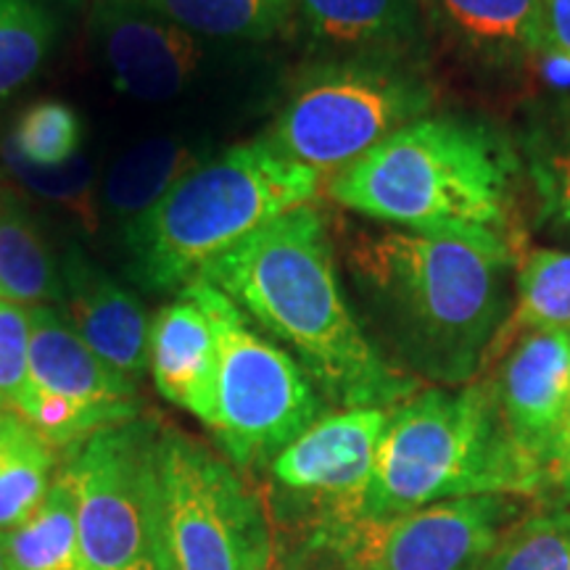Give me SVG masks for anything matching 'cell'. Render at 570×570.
Listing matches in <instances>:
<instances>
[{
	"label": "cell",
	"instance_id": "cell-1",
	"mask_svg": "<svg viewBox=\"0 0 570 570\" xmlns=\"http://www.w3.org/2000/svg\"><path fill=\"white\" fill-rule=\"evenodd\" d=\"M196 281L225 294L267 336L291 348L320 396L338 410H389L415 394V377L391 365L354 317L325 223L312 206L246 235Z\"/></svg>",
	"mask_w": 570,
	"mask_h": 570
},
{
	"label": "cell",
	"instance_id": "cell-2",
	"mask_svg": "<svg viewBox=\"0 0 570 570\" xmlns=\"http://www.w3.org/2000/svg\"><path fill=\"white\" fill-rule=\"evenodd\" d=\"M518 246L499 230H389L352 248L362 294L407 375L473 383L508 325Z\"/></svg>",
	"mask_w": 570,
	"mask_h": 570
},
{
	"label": "cell",
	"instance_id": "cell-3",
	"mask_svg": "<svg viewBox=\"0 0 570 570\" xmlns=\"http://www.w3.org/2000/svg\"><path fill=\"white\" fill-rule=\"evenodd\" d=\"M515 161L487 127L423 117L327 180L333 202L399 230L508 233Z\"/></svg>",
	"mask_w": 570,
	"mask_h": 570
},
{
	"label": "cell",
	"instance_id": "cell-4",
	"mask_svg": "<svg viewBox=\"0 0 570 570\" xmlns=\"http://www.w3.org/2000/svg\"><path fill=\"white\" fill-rule=\"evenodd\" d=\"M315 169L288 159L269 138L198 161L167 196L122 233L127 273L154 294H180L246 235L320 194Z\"/></svg>",
	"mask_w": 570,
	"mask_h": 570
},
{
	"label": "cell",
	"instance_id": "cell-5",
	"mask_svg": "<svg viewBox=\"0 0 570 570\" xmlns=\"http://www.w3.org/2000/svg\"><path fill=\"white\" fill-rule=\"evenodd\" d=\"M499 417L489 381L425 389L389 410L365 518H391L462 497H539Z\"/></svg>",
	"mask_w": 570,
	"mask_h": 570
},
{
	"label": "cell",
	"instance_id": "cell-6",
	"mask_svg": "<svg viewBox=\"0 0 570 570\" xmlns=\"http://www.w3.org/2000/svg\"><path fill=\"white\" fill-rule=\"evenodd\" d=\"M154 468L159 570H273V515L238 468L161 423Z\"/></svg>",
	"mask_w": 570,
	"mask_h": 570
},
{
	"label": "cell",
	"instance_id": "cell-7",
	"mask_svg": "<svg viewBox=\"0 0 570 570\" xmlns=\"http://www.w3.org/2000/svg\"><path fill=\"white\" fill-rule=\"evenodd\" d=\"M217 333V394L209 431L225 460L240 473H256L312 423L325 402L302 365L262 333L225 294L194 281Z\"/></svg>",
	"mask_w": 570,
	"mask_h": 570
},
{
	"label": "cell",
	"instance_id": "cell-8",
	"mask_svg": "<svg viewBox=\"0 0 570 570\" xmlns=\"http://www.w3.org/2000/svg\"><path fill=\"white\" fill-rule=\"evenodd\" d=\"M433 90L402 61L336 59L317 63L277 114L269 140L331 180L391 132L428 117Z\"/></svg>",
	"mask_w": 570,
	"mask_h": 570
},
{
	"label": "cell",
	"instance_id": "cell-9",
	"mask_svg": "<svg viewBox=\"0 0 570 570\" xmlns=\"http://www.w3.org/2000/svg\"><path fill=\"white\" fill-rule=\"evenodd\" d=\"M159 420L135 417L98 431L67 454L77 525L90 570H159L154 473Z\"/></svg>",
	"mask_w": 570,
	"mask_h": 570
},
{
	"label": "cell",
	"instance_id": "cell-10",
	"mask_svg": "<svg viewBox=\"0 0 570 570\" xmlns=\"http://www.w3.org/2000/svg\"><path fill=\"white\" fill-rule=\"evenodd\" d=\"M17 412L59 454L140 417L138 386L111 370L59 306H30V367Z\"/></svg>",
	"mask_w": 570,
	"mask_h": 570
},
{
	"label": "cell",
	"instance_id": "cell-11",
	"mask_svg": "<svg viewBox=\"0 0 570 570\" xmlns=\"http://www.w3.org/2000/svg\"><path fill=\"white\" fill-rule=\"evenodd\" d=\"M389 410L348 407L323 415L267 468L275 499L283 502L277 510L302 529L304 547L365 520Z\"/></svg>",
	"mask_w": 570,
	"mask_h": 570
},
{
	"label": "cell",
	"instance_id": "cell-12",
	"mask_svg": "<svg viewBox=\"0 0 570 570\" xmlns=\"http://www.w3.org/2000/svg\"><path fill=\"white\" fill-rule=\"evenodd\" d=\"M515 515L512 497H462L356 520L304 550L338 570H479Z\"/></svg>",
	"mask_w": 570,
	"mask_h": 570
},
{
	"label": "cell",
	"instance_id": "cell-13",
	"mask_svg": "<svg viewBox=\"0 0 570 570\" xmlns=\"http://www.w3.org/2000/svg\"><path fill=\"white\" fill-rule=\"evenodd\" d=\"M90 40L114 88L146 104L173 101L188 90L204 61V38L132 0H96Z\"/></svg>",
	"mask_w": 570,
	"mask_h": 570
},
{
	"label": "cell",
	"instance_id": "cell-14",
	"mask_svg": "<svg viewBox=\"0 0 570 570\" xmlns=\"http://www.w3.org/2000/svg\"><path fill=\"white\" fill-rule=\"evenodd\" d=\"M489 383L510 441L544 489L570 402V331H523Z\"/></svg>",
	"mask_w": 570,
	"mask_h": 570
},
{
	"label": "cell",
	"instance_id": "cell-15",
	"mask_svg": "<svg viewBox=\"0 0 570 570\" xmlns=\"http://www.w3.org/2000/svg\"><path fill=\"white\" fill-rule=\"evenodd\" d=\"M61 283L59 309L71 327L106 365L140 386L151 360V320L140 298L114 281L80 246L63 252Z\"/></svg>",
	"mask_w": 570,
	"mask_h": 570
},
{
	"label": "cell",
	"instance_id": "cell-16",
	"mask_svg": "<svg viewBox=\"0 0 570 570\" xmlns=\"http://www.w3.org/2000/svg\"><path fill=\"white\" fill-rule=\"evenodd\" d=\"M217 333L209 309L185 285L151 323V373L156 391L209 428L217 394Z\"/></svg>",
	"mask_w": 570,
	"mask_h": 570
},
{
	"label": "cell",
	"instance_id": "cell-17",
	"mask_svg": "<svg viewBox=\"0 0 570 570\" xmlns=\"http://www.w3.org/2000/svg\"><path fill=\"white\" fill-rule=\"evenodd\" d=\"M291 9L306 38L341 59L407 63L423 51L420 0H291Z\"/></svg>",
	"mask_w": 570,
	"mask_h": 570
},
{
	"label": "cell",
	"instance_id": "cell-18",
	"mask_svg": "<svg viewBox=\"0 0 570 570\" xmlns=\"http://www.w3.org/2000/svg\"><path fill=\"white\" fill-rule=\"evenodd\" d=\"M196 164V148L188 140L167 138V135L127 148L104 177V214H109L125 233L142 214L151 212Z\"/></svg>",
	"mask_w": 570,
	"mask_h": 570
},
{
	"label": "cell",
	"instance_id": "cell-19",
	"mask_svg": "<svg viewBox=\"0 0 570 570\" xmlns=\"http://www.w3.org/2000/svg\"><path fill=\"white\" fill-rule=\"evenodd\" d=\"M9 570H90L85 560L77 494L69 468L63 465L40 508L9 533H0Z\"/></svg>",
	"mask_w": 570,
	"mask_h": 570
},
{
	"label": "cell",
	"instance_id": "cell-20",
	"mask_svg": "<svg viewBox=\"0 0 570 570\" xmlns=\"http://www.w3.org/2000/svg\"><path fill=\"white\" fill-rule=\"evenodd\" d=\"M0 298L21 306H61V262L42 238L32 212L0 194Z\"/></svg>",
	"mask_w": 570,
	"mask_h": 570
},
{
	"label": "cell",
	"instance_id": "cell-21",
	"mask_svg": "<svg viewBox=\"0 0 570 570\" xmlns=\"http://www.w3.org/2000/svg\"><path fill=\"white\" fill-rule=\"evenodd\" d=\"M59 468V452L17 410H0V533L40 508Z\"/></svg>",
	"mask_w": 570,
	"mask_h": 570
},
{
	"label": "cell",
	"instance_id": "cell-22",
	"mask_svg": "<svg viewBox=\"0 0 570 570\" xmlns=\"http://www.w3.org/2000/svg\"><path fill=\"white\" fill-rule=\"evenodd\" d=\"M460 42L487 56L544 51L541 0H428Z\"/></svg>",
	"mask_w": 570,
	"mask_h": 570
},
{
	"label": "cell",
	"instance_id": "cell-23",
	"mask_svg": "<svg viewBox=\"0 0 570 570\" xmlns=\"http://www.w3.org/2000/svg\"><path fill=\"white\" fill-rule=\"evenodd\" d=\"M198 38L269 40L294 21L291 0H132Z\"/></svg>",
	"mask_w": 570,
	"mask_h": 570
},
{
	"label": "cell",
	"instance_id": "cell-24",
	"mask_svg": "<svg viewBox=\"0 0 570 570\" xmlns=\"http://www.w3.org/2000/svg\"><path fill=\"white\" fill-rule=\"evenodd\" d=\"M508 331H570V252L537 248L520 256L512 317L502 336Z\"/></svg>",
	"mask_w": 570,
	"mask_h": 570
},
{
	"label": "cell",
	"instance_id": "cell-25",
	"mask_svg": "<svg viewBox=\"0 0 570 570\" xmlns=\"http://www.w3.org/2000/svg\"><path fill=\"white\" fill-rule=\"evenodd\" d=\"M53 38L56 21L40 0H0V101L38 75Z\"/></svg>",
	"mask_w": 570,
	"mask_h": 570
},
{
	"label": "cell",
	"instance_id": "cell-26",
	"mask_svg": "<svg viewBox=\"0 0 570 570\" xmlns=\"http://www.w3.org/2000/svg\"><path fill=\"white\" fill-rule=\"evenodd\" d=\"M479 570H570V510H544L510 525Z\"/></svg>",
	"mask_w": 570,
	"mask_h": 570
},
{
	"label": "cell",
	"instance_id": "cell-27",
	"mask_svg": "<svg viewBox=\"0 0 570 570\" xmlns=\"http://www.w3.org/2000/svg\"><path fill=\"white\" fill-rule=\"evenodd\" d=\"M80 142V117L61 101H40L21 114L9 148L32 167L53 169L77 159Z\"/></svg>",
	"mask_w": 570,
	"mask_h": 570
},
{
	"label": "cell",
	"instance_id": "cell-28",
	"mask_svg": "<svg viewBox=\"0 0 570 570\" xmlns=\"http://www.w3.org/2000/svg\"><path fill=\"white\" fill-rule=\"evenodd\" d=\"M6 161L17 173L19 180H24L27 188H32L35 194L42 198H51V202H61L85 214V219H90V190H92V169L90 161H85L77 156L63 167L53 169H40L19 159L17 154L6 146Z\"/></svg>",
	"mask_w": 570,
	"mask_h": 570
},
{
	"label": "cell",
	"instance_id": "cell-29",
	"mask_svg": "<svg viewBox=\"0 0 570 570\" xmlns=\"http://www.w3.org/2000/svg\"><path fill=\"white\" fill-rule=\"evenodd\" d=\"M30 367V306L0 298V410H17Z\"/></svg>",
	"mask_w": 570,
	"mask_h": 570
},
{
	"label": "cell",
	"instance_id": "cell-30",
	"mask_svg": "<svg viewBox=\"0 0 570 570\" xmlns=\"http://www.w3.org/2000/svg\"><path fill=\"white\" fill-rule=\"evenodd\" d=\"M537 185L552 223L570 235V140L537 161Z\"/></svg>",
	"mask_w": 570,
	"mask_h": 570
},
{
	"label": "cell",
	"instance_id": "cell-31",
	"mask_svg": "<svg viewBox=\"0 0 570 570\" xmlns=\"http://www.w3.org/2000/svg\"><path fill=\"white\" fill-rule=\"evenodd\" d=\"M541 42L570 67V0H541Z\"/></svg>",
	"mask_w": 570,
	"mask_h": 570
},
{
	"label": "cell",
	"instance_id": "cell-32",
	"mask_svg": "<svg viewBox=\"0 0 570 570\" xmlns=\"http://www.w3.org/2000/svg\"><path fill=\"white\" fill-rule=\"evenodd\" d=\"M547 491L560 494L562 499H570V402H568L566 417H562L558 439H554L552 444L550 460H547L544 494Z\"/></svg>",
	"mask_w": 570,
	"mask_h": 570
},
{
	"label": "cell",
	"instance_id": "cell-33",
	"mask_svg": "<svg viewBox=\"0 0 570 570\" xmlns=\"http://www.w3.org/2000/svg\"><path fill=\"white\" fill-rule=\"evenodd\" d=\"M0 570H9V562H6V554H3V544H0Z\"/></svg>",
	"mask_w": 570,
	"mask_h": 570
}]
</instances>
